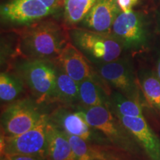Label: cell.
Listing matches in <instances>:
<instances>
[{
  "instance_id": "obj_1",
  "label": "cell",
  "mask_w": 160,
  "mask_h": 160,
  "mask_svg": "<svg viewBox=\"0 0 160 160\" xmlns=\"http://www.w3.org/2000/svg\"><path fill=\"white\" fill-rule=\"evenodd\" d=\"M68 31L51 19L40 20L18 31L15 57L54 60L70 41Z\"/></svg>"
},
{
  "instance_id": "obj_2",
  "label": "cell",
  "mask_w": 160,
  "mask_h": 160,
  "mask_svg": "<svg viewBox=\"0 0 160 160\" xmlns=\"http://www.w3.org/2000/svg\"><path fill=\"white\" fill-rule=\"evenodd\" d=\"M77 107L90 125L101 132L112 146L133 157H139L142 154V150L137 139L109 108L105 106L83 108L80 105Z\"/></svg>"
},
{
  "instance_id": "obj_3",
  "label": "cell",
  "mask_w": 160,
  "mask_h": 160,
  "mask_svg": "<svg viewBox=\"0 0 160 160\" xmlns=\"http://www.w3.org/2000/svg\"><path fill=\"white\" fill-rule=\"evenodd\" d=\"M57 64L54 60H21L14 66V73L21 78L31 98L40 105L53 102Z\"/></svg>"
},
{
  "instance_id": "obj_4",
  "label": "cell",
  "mask_w": 160,
  "mask_h": 160,
  "mask_svg": "<svg viewBox=\"0 0 160 160\" xmlns=\"http://www.w3.org/2000/svg\"><path fill=\"white\" fill-rule=\"evenodd\" d=\"M71 42L93 65L110 62L121 57L123 45L111 33L73 27L68 31Z\"/></svg>"
},
{
  "instance_id": "obj_5",
  "label": "cell",
  "mask_w": 160,
  "mask_h": 160,
  "mask_svg": "<svg viewBox=\"0 0 160 160\" xmlns=\"http://www.w3.org/2000/svg\"><path fill=\"white\" fill-rule=\"evenodd\" d=\"M97 74L110 86L128 99L149 108L140 86L139 77L132 61L128 57H119L110 62L95 65Z\"/></svg>"
},
{
  "instance_id": "obj_6",
  "label": "cell",
  "mask_w": 160,
  "mask_h": 160,
  "mask_svg": "<svg viewBox=\"0 0 160 160\" xmlns=\"http://www.w3.org/2000/svg\"><path fill=\"white\" fill-rule=\"evenodd\" d=\"M32 98L20 99L4 106L1 114V136L11 137L29 131L47 115Z\"/></svg>"
},
{
  "instance_id": "obj_7",
  "label": "cell",
  "mask_w": 160,
  "mask_h": 160,
  "mask_svg": "<svg viewBox=\"0 0 160 160\" xmlns=\"http://www.w3.org/2000/svg\"><path fill=\"white\" fill-rule=\"evenodd\" d=\"M48 119L66 134L79 137L91 144L112 146L101 132L90 125L77 106L59 105L49 113Z\"/></svg>"
},
{
  "instance_id": "obj_8",
  "label": "cell",
  "mask_w": 160,
  "mask_h": 160,
  "mask_svg": "<svg viewBox=\"0 0 160 160\" xmlns=\"http://www.w3.org/2000/svg\"><path fill=\"white\" fill-rule=\"evenodd\" d=\"M48 114L34 128L18 136H1V155H29L46 159L48 145Z\"/></svg>"
},
{
  "instance_id": "obj_9",
  "label": "cell",
  "mask_w": 160,
  "mask_h": 160,
  "mask_svg": "<svg viewBox=\"0 0 160 160\" xmlns=\"http://www.w3.org/2000/svg\"><path fill=\"white\" fill-rule=\"evenodd\" d=\"M111 33L125 50L139 51L148 45L149 33L145 17L136 11L120 12L113 22Z\"/></svg>"
},
{
  "instance_id": "obj_10",
  "label": "cell",
  "mask_w": 160,
  "mask_h": 160,
  "mask_svg": "<svg viewBox=\"0 0 160 160\" xmlns=\"http://www.w3.org/2000/svg\"><path fill=\"white\" fill-rule=\"evenodd\" d=\"M53 12L39 0H11L1 6V19L8 23L27 25Z\"/></svg>"
},
{
  "instance_id": "obj_11",
  "label": "cell",
  "mask_w": 160,
  "mask_h": 160,
  "mask_svg": "<svg viewBox=\"0 0 160 160\" xmlns=\"http://www.w3.org/2000/svg\"><path fill=\"white\" fill-rule=\"evenodd\" d=\"M54 62L65 73L78 83L97 75V71L94 67H92L91 62L71 40L65 45Z\"/></svg>"
},
{
  "instance_id": "obj_12",
  "label": "cell",
  "mask_w": 160,
  "mask_h": 160,
  "mask_svg": "<svg viewBox=\"0 0 160 160\" xmlns=\"http://www.w3.org/2000/svg\"><path fill=\"white\" fill-rule=\"evenodd\" d=\"M117 117L137 139L147 160H160V138L145 118Z\"/></svg>"
},
{
  "instance_id": "obj_13",
  "label": "cell",
  "mask_w": 160,
  "mask_h": 160,
  "mask_svg": "<svg viewBox=\"0 0 160 160\" xmlns=\"http://www.w3.org/2000/svg\"><path fill=\"white\" fill-rule=\"evenodd\" d=\"M117 0H96L85 19L82 22V28L111 33L113 22L120 13Z\"/></svg>"
},
{
  "instance_id": "obj_14",
  "label": "cell",
  "mask_w": 160,
  "mask_h": 160,
  "mask_svg": "<svg viewBox=\"0 0 160 160\" xmlns=\"http://www.w3.org/2000/svg\"><path fill=\"white\" fill-rule=\"evenodd\" d=\"M67 136L78 160H131L133 157L113 146L91 144L75 136Z\"/></svg>"
},
{
  "instance_id": "obj_15",
  "label": "cell",
  "mask_w": 160,
  "mask_h": 160,
  "mask_svg": "<svg viewBox=\"0 0 160 160\" xmlns=\"http://www.w3.org/2000/svg\"><path fill=\"white\" fill-rule=\"evenodd\" d=\"M79 105L83 108L105 106L110 108V86L97 74L79 83Z\"/></svg>"
},
{
  "instance_id": "obj_16",
  "label": "cell",
  "mask_w": 160,
  "mask_h": 160,
  "mask_svg": "<svg viewBox=\"0 0 160 160\" xmlns=\"http://www.w3.org/2000/svg\"><path fill=\"white\" fill-rule=\"evenodd\" d=\"M57 66L55 91L52 103L71 107L79 105V83L70 77L57 65Z\"/></svg>"
},
{
  "instance_id": "obj_17",
  "label": "cell",
  "mask_w": 160,
  "mask_h": 160,
  "mask_svg": "<svg viewBox=\"0 0 160 160\" xmlns=\"http://www.w3.org/2000/svg\"><path fill=\"white\" fill-rule=\"evenodd\" d=\"M47 160H78L65 133L49 121Z\"/></svg>"
},
{
  "instance_id": "obj_18",
  "label": "cell",
  "mask_w": 160,
  "mask_h": 160,
  "mask_svg": "<svg viewBox=\"0 0 160 160\" xmlns=\"http://www.w3.org/2000/svg\"><path fill=\"white\" fill-rule=\"evenodd\" d=\"M138 77L149 108L160 114V80L157 73L151 70H143Z\"/></svg>"
},
{
  "instance_id": "obj_19",
  "label": "cell",
  "mask_w": 160,
  "mask_h": 160,
  "mask_svg": "<svg viewBox=\"0 0 160 160\" xmlns=\"http://www.w3.org/2000/svg\"><path fill=\"white\" fill-rule=\"evenodd\" d=\"M26 87L19 76L15 73L2 72L0 74V99L5 105L20 99Z\"/></svg>"
},
{
  "instance_id": "obj_20",
  "label": "cell",
  "mask_w": 160,
  "mask_h": 160,
  "mask_svg": "<svg viewBox=\"0 0 160 160\" xmlns=\"http://www.w3.org/2000/svg\"><path fill=\"white\" fill-rule=\"evenodd\" d=\"M143 106L126 97L119 91H112L110 96V108L116 116L129 117H145Z\"/></svg>"
},
{
  "instance_id": "obj_21",
  "label": "cell",
  "mask_w": 160,
  "mask_h": 160,
  "mask_svg": "<svg viewBox=\"0 0 160 160\" xmlns=\"http://www.w3.org/2000/svg\"><path fill=\"white\" fill-rule=\"evenodd\" d=\"M95 2L96 0H63L66 25L73 28L82 22Z\"/></svg>"
},
{
  "instance_id": "obj_22",
  "label": "cell",
  "mask_w": 160,
  "mask_h": 160,
  "mask_svg": "<svg viewBox=\"0 0 160 160\" xmlns=\"http://www.w3.org/2000/svg\"><path fill=\"white\" fill-rule=\"evenodd\" d=\"M139 0H117L120 11L124 13L132 11L133 8L139 3Z\"/></svg>"
},
{
  "instance_id": "obj_23",
  "label": "cell",
  "mask_w": 160,
  "mask_h": 160,
  "mask_svg": "<svg viewBox=\"0 0 160 160\" xmlns=\"http://www.w3.org/2000/svg\"><path fill=\"white\" fill-rule=\"evenodd\" d=\"M48 8L56 11L60 6H63V0H39Z\"/></svg>"
},
{
  "instance_id": "obj_24",
  "label": "cell",
  "mask_w": 160,
  "mask_h": 160,
  "mask_svg": "<svg viewBox=\"0 0 160 160\" xmlns=\"http://www.w3.org/2000/svg\"><path fill=\"white\" fill-rule=\"evenodd\" d=\"M7 157L10 160H47L46 159L29 155H11Z\"/></svg>"
},
{
  "instance_id": "obj_25",
  "label": "cell",
  "mask_w": 160,
  "mask_h": 160,
  "mask_svg": "<svg viewBox=\"0 0 160 160\" xmlns=\"http://www.w3.org/2000/svg\"><path fill=\"white\" fill-rule=\"evenodd\" d=\"M156 73L160 80V54L157 58V64H156Z\"/></svg>"
},
{
  "instance_id": "obj_26",
  "label": "cell",
  "mask_w": 160,
  "mask_h": 160,
  "mask_svg": "<svg viewBox=\"0 0 160 160\" xmlns=\"http://www.w3.org/2000/svg\"><path fill=\"white\" fill-rule=\"evenodd\" d=\"M157 28L158 31L160 32V8L157 13Z\"/></svg>"
},
{
  "instance_id": "obj_27",
  "label": "cell",
  "mask_w": 160,
  "mask_h": 160,
  "mask_svg": "<svg viewBox=\"0 0 160 160\" xmlns=\"http://www.w3.org/2000/svg\"><path fill=\"white\" fill-rule=\"evenodd\" d=\"M1 160H10L8 157L5 155H1Z\"/></svg>"
}]
</instances>
